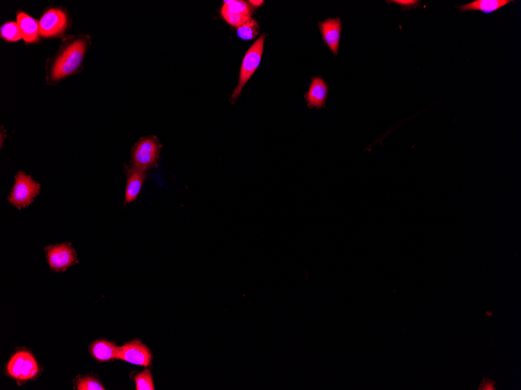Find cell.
<instances>
[{
	"label": "cell",
	"mask_w": 521,
	"mask_h": 390,
	"mask_svg": "<svg viewBox=\"0 0 521 390\" xmlns=\"http://www.w3.org/2000/svg\"><path fill=\"white\" fill-rule=\"evenodd\" d=\"M90 34H69L61 40L58 49L45 60V82L49 86L58 84L62 80L81 73L84 62L91 47Z\"/></svg>",
	"instance_id": "1"
},
{
	"label": "cell",
	"mask_w": 521,
	"mask_h": 390,
	"mask_svg": "<svg viewBox=\"0 0 521 390\" xmlns=\"http://www.w3.org/2000/svg\"><path fill=\"white\" fill-rule=\"evenodd\" d=\"M40 34L42 38H65L73 25L71 14L61 5H50L40 15Z\"/></svg>",
	"instance_id": "2"
},
{
	"label": "cell",
	"mask_w": 521,
	"mask_h": 390,
	"mask_svg": "<svg viewBox=\"0 0 521 390\" xmlns=\"http://www.w3.org/2000/svg\"><path fill=\"white\" fill-rule=\"evenodd\" d=\"M163 145L157 136H146L136 142L131 149L130 165L148 173L157 168Z\"/></svg>",
	"instance_id": "3"
},
{
	"label": "cell",
	"mask_w": 521,
	"mask_h": 390,
	"mask_svg": "<svg viewBox=\"0 0 521 390\" xmlns=\"http://www.w3.org/2000/svg\"><path fill=\"white\" fill-rule=\"evenodd\" d=\"M14 179L15 182L8 200L16 209L21 210L34 202V199L41 193V186L23 171L17 172Z\"/></svg>",
	"instance_id": "4"
},
{
	"label": "cell",
	"mask_w": 521,
	"mask_h": 390,
	"mask_svg": "<svg viewBox=\"0 0 521 390\" xmlns=\"http://www.w3.org/2000/svg\"><path fill=\"white\" fill-rule=\"evenodd\" d=\"M8 374L17 382L25 383L36 378L40 371L39 365L32 354L25 350L15 352L7 365Z\"/></svg>",
	"instance_id": "5"
},
{
	"label": "cell",
	"mask_w": 521,
	"mask_h": 390,
	"mask_svg": "<svg viewBox=\"0 0 521 390\" xmlns=\"http://www.w3.org/2000/svg\"><path fill=\"white\" fill-rule=\"evenodd\" d=\"M265 39L266 34H262L246 53L242 68H240L239 84L231 96V101L232 103L236 102L242 94L245 84L248 83L257 71V67L259 66L263 51H264Z\"/></svg>",
	"instance_id": "6"
},
{
	"label": "cell",
	"mask_w": 521,
	"mask_h": 390,
	"mask_svg": "<svg viewBox=\"0 0 521 390\" xmlns=\"http://www.w3.org/2000/svg\"><path fill=\"white\" fill-rule=\"evenodd\" d=\"M45 252L48 265L54 272H65L78 263L76 249L69 243L50 245Z\"/></svg>",
	"instance_id": "7"
},
{
	"label": "cell",
	"mask_w": 521,
	"mask_h": 390,
	"mask_svg": "<svg viewBox=\"0 0 521 390\" xmlns=\"http://www.w3.org/2000/svg\"><path fill=\"white\" fill-rule=\"evenodd\" d=\"M118 359L129 364L147 367L152 363V353L144 343L133 341L119 348Z\"/></svg>",
	"instance_id": "8"
},
{
	"label": "cell",
	"mask_w": 521,
	"mask_h": 390,
	"mask_svg": "<svg viewBox=\"0 0 521 390\" xmlns=\"http://www.w3.org/2000/svg\"><path fill=\"white\" fill-rule=\"evenodd\" d=\"M221 9V15L229 25L238 27L251 19L253 8L244 1H224Z\"/></svg>",
	"instance_id": "9"
},
{
	"label": "cell",
	"mask_w": 521,
	"mask_h": 390,
	"mask_svg": "<svg viewBox=\"0 0 521 390\" xmlns=\"http://www.w3.org/2000/svg\"><path fill=\"white\" fill-rule=\"evenodd\" d=\"M124 173L127 177L126 185L124 205L132 203L139 197L143 186L147 180L148 173L141 171L131 165L124 164Z\"/></svg>",
	"instance_id": "10"
},
{
	"label": "cell",
	"mask_w": 521,
	"mask_h": 390,
	"mask_svg": "<svg viewBox=\"0 0 521 390\" xmlns=\"http://www.w3.org/2000/svg\"><path fill=\"white\" fill-rule=\"evenodd\" d=\"M16 19L20 27L23 41L25 44H37L42 42L43 38L40 34L38 19L21 10L16 11Z\"/></svg>",
	"instance_id": "11"
},
{
	"label": "cell",
	"mask_w": 521,
	"mask_h": 390,
	"mask_svg": "<svg viewBox=\"0 0 521 390\" xmlns=\"http://www.w3.org/2000/svg\"><path fill=\"white\" fill-rule=\"evenodd\" d=\"M319 27L325 43L336 56L338 49H339L342 32L340 19L339 17L335 19H329L320 23Z\"/></svg>",
	"instance_id": "12"
},
{
	"label": "cell",
	"mask_w": 521,
	"mask_h": 390,
	"mask_svg": "<svg viewBox=\"0 0 521 390\" xmlns=\"http://www.w3.org/2000/svg\"><path fill=\"white\" fill-rule=\"evenodd\" d=\"M327 95L328 87L324 80L320 77L312 78L310 88L305 95L308 108H316L319 110L324 107Z\"/></svg>",
	"instance_id": "13"
},
{
	"label": "cell",
	"mask_w": 521,
	"mask_h": 390,
	"mask_svg": "<svg viewBox=\"0 0 521 390\" xmlns=\"http://www.w3.org/2000/svg\"><path fill=\"white\" fill-rule=\"evenodd\" d=\"M90 353L99 363H107L114 359H118L119 348L112 342L105 340L95 341L91 344Z\"/></svg>",
	"instance_id": "14"
},
{
	"label": "cell",
	"mask_w": 521,
	"mask_h": 390,
	"mask_svg": "<svg viewBox=\"0 0 521 390\" xmlns=\"http://www.w3.org/2000/svg\"><path fill=\"white\" fill-rule=\"evenodd\" d=\"M509 0H476V1L461 5V11H481L485 14H494L507 4Z\"/></svg>",
	"instance_id": "15"
},
{
	"label": "cell",
	"mask_w": 521,
	"mask_h": 390,
	"mask_svg": "<svg viewBox=\"0 0 521 390\" xmlns=\"http://www.w3.org/2000/svg\"><path fill=\"white\" fill-rule=\"evenodd\" d=\"M0 38L7 42H20L22 34L16 21H8L3 23L0 27Z\"/></svg>",
	"instance_id": "16"
},
{
	"label": "cell",
	"mask_w": 521,
	"mask_h": 390,
	"mask_svg": "<svg viewBox=\"0 0 521 390\" xmlns=\"http://www.w3.org/2000/svg\"><path fill=\"white\" fill-rule=\"evenodd\" d=\"M260 27L257 22L251 19L248 21H246L244 24L238 27L237 32L240 38L243 40H253L259 34Z\"/></svg>",
	"instance_id": "17"
},
{
	"label": "cell",
	"mask_w": 521,
	"mask_h": 390,
	"mask_svg": "<svg viewBox=\"0 0 521 390\" xmlns=\"http://www.w3.org/2000/svg\"><path fill=\"white\" fill-rule=\"evenodd\" d=\"M76 388L78 390H104L102 383L93 376H80L77 378Z\"/></svg>",
	"instance_id": "18"
},
{
	"label": "cell",
	"mask_w": 521,
	"mask_h": 390,
	"mask_svg": "<svg viewBox=\"0 0 521 390\" xmlns=\"http://www.w3.org/2000/svg\"><path fill=\"white\" fill-rule=\"evenodd\" d=\"M137 390H154V382L150 370L146 369L135 377Z\"/></svg>",
	"instance_id": "19"
},
{
	"label": "cell",
	"mask_w": 521,
	"mask_h": 390,
	"mask_svg": "<svg viewBox=\"0 0 521 390\" xmlns=\"http://www.w3.org/2000/svg\"><path fill=\"white\" fill-rule=\"evenodd\" d=\"M392 3L402 5L404 8L416 7L417 3L419 4V2L417 1H406V0H397V1H392Z\"/></svg>",
	"instance_id": "20"
},
{
	"label": "cell",
	"mask_w": 521,
	"mask_h": 390,
	"mask_svg": "<svg viewBox=\"0 0 521 390\" xmlns=\"http://www.w3.org/2000/svg\"><path fill=\"white\" fill-rule=\"evenodd\" d=\"M8 137L7 132H5V130L4 129V126L1 125V127H0V148H3V142L5 138Z\"/></svg>",
	"instance_id": "21"
},
{
	"label": "cell",
	"mask_w": 521,
	"mask_h": 390,
	"mask_svg": "<svg viewBox=\"0 0 521 390\" xmlns=\"http://www.w3.org/2000/svg\"><path fill=\"white\" fill-rule=\"evenodd\" d=\"M264 3V1H261V0H250L249 3L254 5L255 8L261 7V5Z\"/></svg>",
	"instance_id": "22"
}]
</instances>
